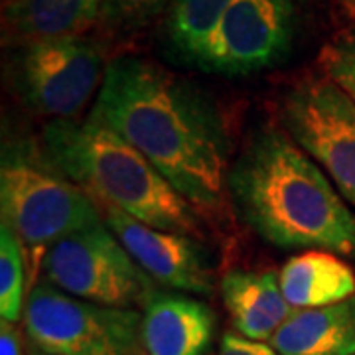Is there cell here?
I'll return each mask as SVG.
<instances>
[{"mask_svg": "<svg viewBox=\"0 0 355 355\" xmlns=\"http://www.w3.org/2000/svg\"><path fill=\"white\" fill-rule=\"evenodd\" d=\"M91 116L135 146L193 207L223 205L229 135L216 101L148 60L107 65Z\"/></svg>", "mask_w": 355, "mask_h": 355, "instance_id": "obj_1", "label": "cell"}, {"mask_svg": "<svg viewBox=\"0 0 355 355\" xmlns=\"http://www.w3.org/2000/svg\"><path fill=\"white\" fill-rule=\"evenodd\" d=\"M227 190L243 223L265 241L355 254V214L284 132L268 128L251 140L229 170Z\"/></svg>", "mask_w": 355, "mask_h": 355, "instance_id": "obj_2", "label": "cell"}, {"mask_svg": "<svg viewBox=\"0 0 355 355\" xmlns=\"http://www.w3.org/2000/svg\"><path fill=\"white\" fill-rule=\"evenodd\" d=\"M44 148L51 164L87 191L150 227L191 235L200 231L193 205L123 137L89 114L85 121H50Z\"/></svg>", "mask_w": 355, "mask_h": 355, "instance_id": "obj_3", "label": "cell"}, {"mask_svg": "<svg viewBox=\"0 0 355 355\" xmlns=\"http://www.w3.org/2000/svg\"><path fill=\"white\" fill-rule=\"evenodd\" d=\"M48 158V156H46ZM0 216L24 247H51L103 223L97 202L50 160L6 148L0 164Z\"/></svg>", "mask_w": 355, "mask_h": 355, "instance_id": "obj_4", "label": "cell"}, {"mask_svg": "<svg viewBox=\"0 0 355 355\" xmlns=\"http://www.w3.org/2000/svg\"><path fill=\"white\" fill-rule=\"evenodd\" d=\"M28 338L50 355H148L142 312L87 302L53 284H36L24 308Z\"/></svg>", "mask_w": 355, "mask_h": 355, "instance_id": "obj_5", "label": "cell"}, {"mask_svg": "<svg viewBox=\"0 0 355 355\" xmlns=\"http://www.w3.org/2000/svg\"><path fill=\"white\" fill-rule=\"evenodd\" d=\"M107 65L101 46L87 36L36 40L14 50L10 79L34 113L69 121L103 85Z\"/></svg>", "mask_w": 355, "mask_h": 355, "instance_id": "obj_6", "label": "cell"}, {"mask_svg": "<svg viewBox=\"0 0 355 355\" xmlns=\"http://www.w3.org/2000/svg\"><path fill=\"white\" fill-rule=\"evenodd\" d=\"M42 270L55 288L113 308L144 306L156 291L105 221L48 247Z\"/></svg>", "mask_w": 355, "mask_h": 355, "instance_id": "obj_7", "label": "cell"}, {"mask_svg": "<svg viewBox=\"0 0 355 355\" xmlns=\"http://www.w3.org/2000/svg\"><path fill=\"white\" fill-rule=\"evenodd\" d=\"M298 0H231L196 69L251 76L279 65L292 50Z\"/></svg>", "mask_w": 355, "mask_h": 355, "instance_id": "obj_8", "label": "cell"}, {"mask_svg": "<svg viewBox=\"0 0 355 355\" xmlns=\"http://www.w3.org/2000/svg\"><path fill=\"white\" fill-rule=\"evenodd\" d=\"M282 119L294 142L355 207V103L330 79H308L286 97Z\"/></svg>", "mask_w": 355, "mask_h": 355, "instance_id": "obj_9", "label": "cell"}, {"mask_svg": "<svg viewBox=\"0 0 355 355\" xmlns=\"http://www.w3.org/2000/svg\"><path fill=\"white\" fill-rule=\"evenodd\" d=\"M99 207L105 225L156 284L190 294H211V261L196 237L150 227L114 207Z\"/></svg>", "mask_w": 355, "mask_h": 355, "instance_id": "obj_10", "label": "cell"}, {"mask_svg": "<svg viewBox=\"0 0 355 355\" xmlns=\"http://www.w3.org/2000/svg\"><path fill=\"white\" fill-rule=\"evenodd\" d=\"M216 326V312L186 294L156 288L142 306V334L148 355H207Z\"/></svg>", "mask_w": 355, "mask_h": 355, "instance_id": "obj_11", "label": "cell"}, {"mask_svg": "<svg viewBox=\"0 0 355 355\" xmlns=\"http://www.w3.org/2000/svg\"><path fill=\"white\" fill-rule=\"evenodd\" d=\"M221 296L235 330L254 342L272 340L296 312L286 302L275 272L229 270L221 280Z\"/></svg>", "mask_w": 355, "mask_h": 355, "instance_id": "obj_12", "label": "cell"}, {"mask_svg": "<svg viewBox=\"0 0 355 355\" xmlns=\"http://www.w3.org/2000/svg\"><path fill=\"white\" fill-rule=\"evenodd\" d=\"M270 345L279 355H354L355 294L338 304L296 310Z\"/></svg>", "mask_w": 355, "mask_h": 355, "instance_id": "obj_13", "label": "cell"}, {"mask_svg": "<svg viewBox=\"0 0 355 355\" xmlns=\"http://www.w3.org/2000/svg\"><path fill=\"white\" fill-rule=\"evenodd\" d=\"M280 291L294 310L338 304L355 294V277L340 257L328 251H306L280 268Z\"/></svg>", "mask_w": 355, "mask_h": 355, "instance_id": "obj_14", "label": "cell"}, {"mask_svg": "<svg viewBox=\"0 0 355 355\" xmlns=\"http://www.w3.org/2000/svg\"><path fill=\"white\" fill-rule=\"evenodd\" d=\"M103 0H6L4 32L18 44L36 40L83 36L101 20Z\"/></svg>", "mask_w": 355, "mask_h": 355, "instance_id": "obj_15", "label": "cell"}, {"mask_svg": "<svg viewBox=\"0 0 355 355\" xmlns=\"http://www.w3.org/2000/svg\"><path fill=\"white\" fill-rule=\"evenodd\" d=\"M229 2L231 0H170L164 36L178 62L196 67Z\"/></svg>", "mask_w": 355, "mask_h": 355, "instance_id": "obj_16", "label": "cell"}, {"mask_svg": "<svg viewBox=\"0 0 355 355\" xmlns=\"http://www.w3.org/2000/svg\"><path fill=\"white\" fill-rule=\"evenodd\" d=\"M24 245L12 231L0 225V316L16 324L26 308Z\"/></svg>", "mask_w": 355, "mask_h": 355, "instance_id": "obj_17", "label": "cell"}, {"mask_svg": "<svg viewBox=\"0 0 355 355\" xmlns=\"http://www.w3.org/2000/svg\"><path fill=\"white\" fill-rule=\"evenodd\" d=\"M322 62L328 79L355 103V28L331 42Z\"/></svg>", "mask_w": 355, "mask_h": 355, "instance_id": "obj_18", "label": "cell"}, {"mask_svg": "<svg viewBox=\"0 0 355 355\" xmlns=\"http://www.w3.org/2000/svg\"><path fill=\"white\" fill-rule=\"evenodd\" d=\"M164 4L166 0H103L101 22L116 30H128L153 18Z\"/></svg>", "mask_w": 355, "mask_h": 355, "instance_id": "obj_19", "label": "cell"}, {"mask_svg": "<svg viewBox=\"0 0 355 355\" xmlns=\"http://www.w3.org/2000/svg\"><path fill=\"white\" fill-rule=\"evenodd\" d=\"M217 355H279L272 345L265 342H254L237 334H225Z\"/></svg>", "mask_w": 355, "mask_h": 355, "instance_id": "obj_20", "label": "cell"}, {"mask_svg": "<svg viewBox=\"0 0 355 355\" xmlns=\"http://www.w3.org/2000/svg\"><path fill=\"white\" fill-rule=\"evenodd\" d=\"M22 334L12 322H0V355H24L22 354Z\"/></svg>", "mask_w": 355, "mask_h": 355, "instance_id": "obj_21", "label": "cell"}, {"mask_svg": "<svg viewBox=\"0 0 355 355\" xmlns=\"http://www.w3.org/2000/svg\"><path fill=\"white\" fill-rule=\"evenodd\" d=\"M342 2L347 6V8H352V10L355 12V0H342Z\"/></svg>", "mask_w": 355, "mask_h": 355, "instance_id": "obj_22", "label": "cell"}, {"mask_svg": "<svg viewBox=\"0 0 355 355\" xmlns=\"http://www.w3.org/2000/svg\"><path fill=\"white\" fill-rule=\"evenodd\" d=\"M32 355H50V354H44V352H34Z\"/></svg>", "mask_w": 355, "mask_h": 355, "instance_id": "obj_23", "label": "cell"}]
</instances>
